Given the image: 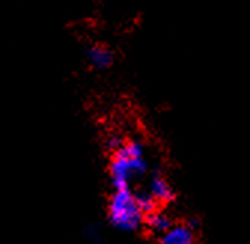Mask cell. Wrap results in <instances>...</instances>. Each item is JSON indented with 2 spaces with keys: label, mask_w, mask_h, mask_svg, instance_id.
Listing matches in <instances>:
<instances>
[{
  "label": "cell",
  "mask_w": 250,
  "mask_h": 244,
  "mask_svg": "<svg viewBox=\"0 0 250 244\" xmlns=\"http://www.w3.org/2000/svg\"><path fill=\"white\" fill-rule=\"evenodd\" d=\"M147 165L145 161L143 144L139 142H128L122 144L110 164V177L116 189H127L131 179L142 176Z\"/></svg>",
  "instance_id": "obj_1"
},
{
  "label": "cell",
  "mask_w": 250,
  "mask_h": 244,
  "mask_svg": "<svg viewBox=\"0 0 250 244\" xmlns=\"http://www.w3.org/2000/svg\"><path fill=\"white\" fill-rule=\"evenodd\" d=\"M143 216L136 195L128 188L115 191L109 203V219L115 228L134 231L142 225Z\"/></svg>",
  "instance_id": "obj_2"
},
{
  "label": "cell",
  "mask_w": 250,
  "mask_h": 244,
  "mask_svg": "<svg viewBox=\"0 0 250 244\" xmlns=\"http://www.w3.org/2000/svg\"><path fill=\"white\" fill-rule=\"evenodd\" d=\"M160 244H195V231L191 225H171L160 238Z\"/></svg>",
  "instance_id": "obj_3"
},
{
  "label": "cell",
  "mask_w": 250,
  "mask_h": 244,
  "mask_svg": "<svg viewBox=\"0 0 250 244\" xmlns=\"http://www.w3.org/2000/svg\"><path fill=\"white\" fill-rule=\"evenodd\" d=\"M149 194L156 203H171L174 200V191L170 183L161 177V176H153L149 185Z\"/></svg>",
  "instance_id": "obj_4"
},
{
  "label": "cell",
  "mask_w": 250,
  "mask_h": 244,
  "mask_svg": "<svg viewBox=\"0 0 250 244\" xmlns=\"http://www.w3.org/2000/svg\"><path fill=\"white\" fill-rule=\"evenodd\" d=\"M89 64L96 69H107L113 63V54L104 45H94L86 51Z\"/></svg>",
  "instance_id": "obj_5"
},
{
  "label": "cell",
  "mask_w": 250,
  "mask_h": 244,
  "mask_svg": "<svg viewBox=\"0 0 250 244\" xmlns=\"http://www.w3.org/2000/svg\"><path fill=\"white\" fill-rule=\"evenodd\" d=\"M145 224L150 232L160 234V235H163L173 225L171 218L161 210H155V211L149 213V215H146Z\"/></svg>",
  "instance_id": "obj_6"
},
{
  "label": "cell",
  "mask_w": 250,
  "mask_h": 244,
  "mask_svg": "<svg viewBox=\"0 0 250 244\" xmlns=\"http://www.w3.org/2000/svg\"><path fill=\"white\" fill-rule=\"evenodd\" d=\"M136 198H137V204H139V207H140V210H142V213L145 216L156 210V204H158V203H156L150 197V194H140Z\"/></svg>",
  "instance_id": "obj_7"
}]
</instances>
